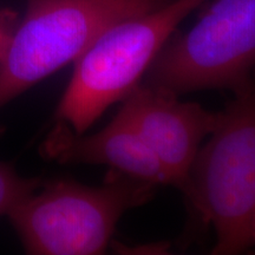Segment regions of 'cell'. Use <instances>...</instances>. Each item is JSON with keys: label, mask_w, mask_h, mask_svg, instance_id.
<instances>
[{"label": "cell", "mask_w": 255, "mask_h": 255, "mask_svg": "<svg viewBox=\"0 0 255 255\" xmlns=\"http://www.w3.org/2000/svg\"><path fill=\"white\" fill-rule=\"evenodd\" d=\"M207 1L168 0L105 28L73 62L71 79L57 107L58 123L77 135L87 131L142 82L178 25Z\"/></svg>", "instance_id": "2"}, {"label": "cell", "mask_w": 255, "mask_h": 255, "mask_svg": "<svg viewBox=\"0 0 255 255\" xmlns=\"http://www.w3.org/2000/svg\"><path fill=\"white\" fill-rule=\"evenodd\" d=\"M251 242L252 247L255 246V215L253 220H252V226H251Z\"/></svg>", "instance_id": "10"}, {"label": "cell", "mask_w": 255, "mask_h": 255, "mask_svg": "<svg viewBox=\"0 0 255 255\" xmlns=\"http://www.w3.org/2000/svg\"><path fill=\"white\" fill-rule=\"evenodd\" d=\"M196 23L171 37L142 83L177 96L200 90L233 94L255 70V0H208Z\"/></svg>", "instance_id": "5"}, {"label": "cell", "mask_w": 255, "mask_h": 255, "mask_svg": "<svg viewBox=\"0 0 255 255\" xmlns=\"http://www.w3.org/2000/svg\"><path fill=\"white\" fill-rule=\"evenodd\" d=\"M43 146L45 155L59 163L107 165L110 170L155 186L174 187L163 164L119 114L103 129L89 136L77 135L58 123Z\"/></svg>", "instance_id": "7"}, {"label": "cell", "mask_w": 255, "mask_h": 255, "mask_svg": "<svg viewBox=\"0 0 255 255\" xmlns=\"http://www.w3.org/2000/svg\"><path fill=\"white\" fill-rule=\"evenodd\" d=\"M233 96L201 145L183 190L191 208L214 228L216 255L252 247L255 215V70Z\"/></svg>", "instance_id": "1"}, {"label": "cell", "mask_w": 255, "mask_h": 255, "mask_svg": "<svg viewBox=\"0 0 255 255\" xmlns=\"http://www.w3.org/2000/svg\"><path fill=\"white\" fill-rule=\"evenodd\" d=\"M122 102L117 114L141 136L174 187L183 193L201 144L218 126L220 111L181 102L177 95L142 82Z\"/></svg>", "instance_id": "6"}, {"label": "cell", "mask_w": 255, "mask_h": 255, "mask_svg": "<svg viewBox=\"0 0 255 255\" xmlns=\"http://www.w3.org/2000/svg\"><path fill=\"white\" fill-rule=\"evenodd\" d=\"M156 187L115 170L98 187L55 181L40 184L8 218L30 254H103L124 213L149 202Z\"/></svg>", "instance_id": "3"}, {"label": "cell", "mask_w": 255, "mask_h": 255, "mask_svg": "<svg viewBox=\"0 0 255 255\" xmlns=\"http://www.w3.org/2000/svg\"><path fill=\"white\" fill-rule=\"evenodd\" d=\"M9 38H11V33H8L4 27L0 26V60L5 55V51L7 49Z\"/></svg>", "instance_id": "9"}, {"label": "cell", "mask_w": 255, "mask_h": 255, "mask_svg": "<svg viewBox=\"0 0 255 255\" xmlns=\"http://www.w3.org/2000/svg\"><path fill=\"white\" fill-rule=\"evenodd\" d=\"M168 0H27L0 60V109L73 63L111 25Z\"/></svg>", "instance_id": "4"}, {"label": "cell", "mask_w": 255, "mask_h": 255, "mask_svg": "<svg viewBox=\"0 0 255 255\" xmlns=\"http://www.w3.org/2000/svg\"><path fill=\"white\" fill-rule=\"evenodd\" d=\"M39 186V181L21 177L12 167L0 163V215H8Z\"/></svg>", "instance_id": "8"}]
</instances>
